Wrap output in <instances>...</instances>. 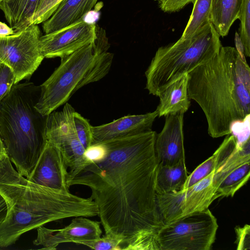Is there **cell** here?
<instances>
[{"label":"cell","instance_id":"obj_1","mask_svg":"<svg viewBox=\"0 0 250 250\" xmlns=\"http://www.w3.org/2000/svg\"><path fill=\"white\" fill-rule=\"evenodd\" d=\"M156 135L151 129L101 142L106 157L67 182L90 189L105 234L122 237V250H159Z\"/></svg>","mask_w":250,"mask_h":250},{"label":"cell","instance_id":"obj_2","mask_svg":"<svg viewBox=\"0 0 250 250\" xmlns=\"http://www.w3.org/2000/svg\"><path fill=\"white\" fill-rule=\"evenodd\" d=\"M0 194L7 206L6 217L0 224V249L48 223L98 215L97 206L90 197L28 181L15 170L6 153L0 159Z\"/></svg>","mask_w":250,"mask_h":250},{"label":"cell","instance_id":"obj_3","mask_svg":"<svg viewBox=\"0 0 250 250\" xmlns=\"http://www.w3.org/2000/svg\"><path fill=\"white\" fill-rule=\"evenodd\" d=\"M188 93L203 111L212 138L230 133L232 125L250 113V69L236 49L218 53L188 74Z\"/></svg>","mask_w":250,"mask_h":250},{"label":"cell","instance_id":"obj_4","mask_svg":"<svg viewBox=\"0 0 250 250\" xmlns=\"http://www.w3.org/2000/svg\"><path fill=\"white\" fill-rule=\"evenodd\" d=\"M40 86L17 83L0 102V139L22 176H29L45 143L46 116L36 108Z\"/></svg>","mask_w":250,"mask_h":250},{"label":"cell","instance_id":"obj_5","mask_svg":"<svg viewBox=\"0 0 250 250\" xmlns=\"http://www.w3.org/2000/svg\"><path fill=\"white\" fill-rule=\"evenodd\" d=\"M95 41L61 58L59 66L40 85L37 110L44 116L67 103L79 89L98 82L109 73L114 54L104 29L97 25Z\"/></svg>","mask_w":250,"mask_h":250},{"label":"cell","instance_id":"obj_6","mask_svg":"<svg viewBox=\"0 0 250 250\" xmlns=\"http://www.w3.org/2000/svg\"><path fill=\"white\" fill-rule=\"evenodd\" d=\"M220 36L210 21L192 36L158 48L145 72V88L158 96L183 75L209 60L222 46Z\"/></svg>","mask_w":250,"mask_h":250},{"label":"cell","instance_id":"obj_7","mask_svg":"<svg viewBox=\"0 0 250 250\" xmlns=\"http://www.w3.org/2000/svg\"><path fill=\"white\" fill-rule=\"evenodd\" d=\"M218 225L208 208L164 224L157 235L159 250H209Z\"/></svg>","mask_w":250,"mask_h":250},{"label":"cell","instance_id":"obj_8","mask_svg":"<svg viewBox=\"0 0 250 250\" xmlns=\"http://www.w3.org/2000/svg\"><path fill=\"white\" fill-rule=\"evenodd\" d=\"M41 36L38 24H32L0 37V61L12 70L16 83L29 79L44 59L40 48Z\"/></svg>","mask_w":250,"mask_h":250},{"label":"cell","instance_id":"obj_9","mask_svg":"<svg viewBox=\"0 0 250 250\" xmlns=\"http://www.w3.org/2000/svg\"><path fill=\"white\" fill-rule=\"evenodd\" d=\"M75 111L71 104L65 103L62 111H54L46 116L44 127L45 140L60 149L69 168L67 181L90 165L84 157L85 148L74 129L73 116Z\"/></svg>","mask_w":250,"mask_h":250},{"label":"cell","instance_id":"obj_10","mask_svg":"<svg viewBox=\"0 0 250 250\" xmlns=\"http://www.w3.org/2000/svg\"><path fill=\"white\" fill-rule=\"evenodd\" d=\"M213 174L214 171L185 189L170 192L156 191L158 210L163 224L208 208L215 200Z\"/></svg>","mask_w":250,"mask_h":250},{"label":"cell","instance_id":"obj_11","mask_svg":"<svg viewBox=\"0 0 250 250\" xmlns=\"http://www.w3.org/2000/svg\"><path fill=\"white\" fill-rule=\"evenodd\" d=\"M97 24L84 18L65 27L45 34L40 39V48L44 58L68 56L93 42L97 37Z\"/></svg>","mask_w":250,"mask_h":250},{"label":"cell","instance_id":"obj_12","mask_svg":"<svg viewBox=\"0 0 250 250\" xmlns=\"http://www.w3.org/2000/svg\"><path fill=\"white\" fill-rule=\"evenodd\" d=\"M37 229V236L33 244L47 250H56L62 243L79 244L82 241L96 239L102 234L100 222L84 216L73 217L68 226L61 229H50L43 226Z\"/></svg>","mask_w":250,"mask_h":250},{"label":"cell","instance_id":"obj_13","mask_svg":"<svg viewBox=\"0 0 250 250\" xmlns=\"http://www.w3.org/2000/svg\"><path fill=\"white\" fill-rule=\"evenodd\" d=\"M67 165L60 149L45 140L39 157L27 179L45 187L69 191Z\"/></svg>","mask_w":250,"mask_h":250},{"label":"cell","instance_id":"obj_14","mask_svg":"<svg viewBox=\"0 0 250 250\" xmlns=\"http://www.w3.org/2000/svg\"><path fill=\"white\" fill-rule=\"evenodd\" d=\"M184 114L177 113L165 116L164 127L157 134L155 142L158 166H173L185 159Z\"/></svg>","mask_w":250,"mask_h":250},{"label":"cell","instance_id":"obj_15","mask_svg":"<svg viewBox=\"0 0 250 250\" xmlns=\"http://www.w3.org/2000/svg\"><path fill=\"white\" fill-rule=\"evenodd\" d=\"M157 110L143 114L127 115L98 126H92V144L133 135L151 129Z\"/></svg>","mask_w":250,"mask_h":250},{"label":"cell","instance_id":"obj_16","mask_svg":"<svg viewBox=\"0 0 250 250\" xmlns=\"http://www.w3.org/2000/svg\"><path fill=\"white\" fill-rule=\"evenodd\" d=\"M98 0H63L51 16L42 24L45 34H48L84 18L95 5Z\"/></svg>","mask_w":250,"mask_h":250},{"label":"cell","instance_id":"obj_17","mask_svg":"<svg viewBox=\"0 0 250 250\" xmlns=\"http://www.w3.org/2000/svg\"><path fill=\"white\" fill-rule=\"evenodd\" d=\"M188 75L186 74L166 87L158 97V117L186 112L190 104L188 93Z\"/></svg>","mask_w":250,"mask_h":250},{"label":"cell","instance_id":"obj_18","mask_svg":"<svg viewBox=\"0 0 250 250\" xmlns=\"http://www.w3.org/2000/svg\"><path fill=\"white\" fill-rule=\"evenodd\" d=\"M242 0H212L210 21L220 37L226 36L239 18Z\"/></svg>","mask_w":250,"mask_h":250},{"label":"cell","instance_id":"obj_19","mask_svg":"<svg viewBox=\"0 0 250 250\" xmlns=\"http://www.w3.org/2000/svg\"><path fill=\"white\" fill-rule=\"evenodd\" d=\"M41 0H2L0 9L14 32L27 26L28 20L38 8Z\"/></svg>","mask_w":250,"mask_h":250},{"label":"cell","instance_id":"obj_20","mask_svg":"<svg viewBox=\"0 0 250 250\" xmlns=\"http://www.w3.org/2000/svg\"><path fill=\"white\" fill-rule=\"evenodd\" d=\"M226 136L222 144L212 155L199 165L188 175L182 189H185L193 186L214 171L219 163L235 148L237 143L234 136L231 134Z\"/></svg>","mask_w":250,"mask_h":250},{"label":"cell","instance_id":"obj_21","mask_svg":"<svg viewBox=\"0 0 250 250\" xmlns=\"http://www.w3.org/2000/svg\"><path fill=\"white\" fill-rule=\"evenodd\" d=\"M185 159L173 166H158L156 191L170 192L182 189L188 178Z\"/></svg>","mask_w":250,"mask_h":250},{"label":"cell","instance_id":"obj_22","mask_svg":"<svg viewBox=\"0 0 250 250\" xmlns=\"http://www.w3.org/2000/svg\"><path fill=\"white\" fill-rule=\"evenodd\" d=\"M250 162V140L249 139L235 148L222 161L214 171L213 185L215 190L221 181L229 172L239 166Z\"/></svg>","mask_w":250,"mask_h":250},{"label":"cell","instance_id":"obj_23","mask_svg":"<svg viewBox=\"0 0 250 250\" xmlns=\"http://www.w3.org/2000/svg\"><path fill=\"white\" fill-rule=\"evenodd\" d=\"M250 174V162L244 163L229 172L217 187L215 199L220 197H233L248 181Z\"/></svg>","mask_w":250,"mask_h":250},{"label":"cell","instance_id":"obj_24","mask_svg":"<svg viewBox=\"0 0 250 250\" xmlns=\"http://www.w3.org/2000/svg\"><path fill=\"white\" fill-rule=\"evenodd\" d=\"M212 0H195L189 20L181 37L182 39L190 37L199 28L210 21Z\"/></svg>","mask_w":250,"mask_h":250},{"label":"cell","instance_id":"obj_25","mask_svg":"<svg viewBox=\"0 0 250 250\" xmlns=\"http://www.w3.org/2000/svg\"><path fill=\"white\" fill-rule=\"evenodd\" d=\"M250 0H242L239 20L240 21V40L244 54L250 56Z\"/></svg>","mask_w":250,"mask_h":250},{"label":"cell","instance_id":"obj_26","mask_svg":"<svg viewBox=\"0 0 250 250\" xmlns=\"http://www.w3.org/2000/svg\"><path fill=\"white\" fill-rule=\"evenodd\" d=\"M73 122L77 136L85 149L92 144V125L88 121L75 111Z\"/></svg>","mask_w":250,"mask_h":250},{"label":"cell","instance_id":"obj_27","mask_svg":"<svg viewBox=\"0 0 250 250\" xmlns=\"http://www.w3.org/2000/svg\"><path fill=\"white\" fill-rule=\"evenodd\" d=\"M124 239L120 236L105 234L102 237L82 241L79 244L95 250H121Z\"/></svg>","mask_w":250,"mask_h":250},{"label":"cell","instance_id":"obj_28","mask_svg":"<svg viewBox=\"0 0 250 250\" xmlns=\"http://www.w3.org/2000/svg\"><path fill=\"white\" fill-rule=\"evenodd\" d=\"M63 0H44L28 20L27 25L38 24L47 20Z\"/></svg>","mask_w":250,"mask_h":250},{"label":"cell","instance_id":"obj_29","mask_svg":"<svg viewBox=\"0 0 250 250\" xmlns=\"http://www.w3.org/2000/svg\"><path fill=\"white\" fill-rule=\"evenodd\" d=\"M16 84L15 76L11 68L0 62V102Z\"/></svg>","mask_w":250,"mask_h":250},{"label":"cell","instance_id":"obj_30","mask_svg":"<svg viewBox=\"0 0 250 250\" xmlns=\"http://www.w3.org/2000/svg\"><path fill=\"white\" fill-rule=\"evenodd\" d=\"M230 134L235 138L238 146L250 139V115L243 121L234 123L231 126Z\"/></svg>","mask_w":250,"mask_h":250},{"label":"cell","instance_id":"obj_31","mask_svg":"<svg viewBox=\"0 0 250 250\" xmlns=\"http://www.w3.org/2000/svg\"><path fill=\"white\" fill-rule=\"evenodd\" d=\"M107 153V148L104 144L99 143L92 144L85 149L84 157L90 164L100 162L104 160Z\"/></svg>","mask_w":250,"mask_h":250},{"label":"cell","instance_id":"obj_32","mask_svg":"<svg viewBox=\"0 0 250 250\" xmlns=\"http://www.w3.org/2000/svg\"><path fill=\"white\" fill-rule=\"evenodd\" d=\"M236 234L237 250H246L250 249V227L245 225L243 227H237L235 228Z\"/></svg>","mask_w":250,"mask_h":250},{"label":"cell","instance_id":"obj_33","mask_svg":"<svg viewBox=\"0 0 250 250\" xmlns=\"http://www.w3.org/2000/svg\"><path fill=\"white\" fill-rule=\"evenodd\" d=\"M195 0H162L159 3L161 9L165 12L178 11Z\"/></svg>","mask_w":250,"mask_h":250},{"label":"cell","instance_id":"obj_34","mask_svg":"<svg viewBox=\"0 0 250 250\" xmlns=\"http://www.w3.org/2000/svg\"><path fill=\"white\" fill-rule=\"evenodd\" d=\"M14 33V30L6 23L0 21V37H5Z\"/></svg>","mask_w":250,"mask_h":250},{"label":"cell","instance_id":"obj_35","mask_svg":"<svg viewBox=\"0 0 250 250\" xmlns=\"http://www.w3.org/2000/svg\"><path fill=\"white\" fill-rule=\"evenodd\" d=\"M7 213L6 202L0 194V224L4 221Z\"/></svg>","mask_w":250,"mask_h":250},{"label":"cell","instance_id":"obj_36","mask_svg":"<svg viewBox=\"0 0 250 250\" xmlns=\"http://www.w3.org/2000/svg\"><path fill=\"white\" fill-rule=\"evenodd\" d=\"M6 154L5 148L0 139V159Z\"/></svg>","mask_w":250,"mask_h":250},{"label":"cell","instance_id":"obj_37","mask_svg":"<svg viewBox=\"0 0 250 250\" xmlns=\"http://www.w3.org/2000/svg\"><path fill=\"white\" fill-rule=\"evenodd\" d=\"M155 0L157 1L159 3L162 0Z\"/></svg>","mask_w":250,"mask_h":250},{"label":"cell","instance_id":"obj_38","mask_svg":"<svg viewBox=\"0 0 250 250\" xmlns=\"http://www.w3.org/2000/svg\"><path fill=\"white\" fill-rule=\"evenodd\" d=\"M42 0H41V1H42Z\"/></svg>","mask_w":250,"mask_h":250},{"label":"cell","instance_id":"obj_39","mask_svg":"<svg viewBox=\"0 0 250 250\" xmlns=\"http://www.w3.org/2000/svg\"><path fill=\"white\" fill-rule=\"evenodd\" d=\"M2 0H0V1H1Z\"/></svg>","mask_w":250,"mask_h":250},{"label":"cell","instance_id":"obj_40","mask_svg":"<svg viewBox=\"0 0 250 250\" xmlns=\"http://www.w3.org/2000/svg\"><path fill=\"white\" fill-rule=\"evenodd\" d=\"M0 62H1L0 61Z\"/></svg>","mask_w":250,"mask_h":250}]
</instances>
